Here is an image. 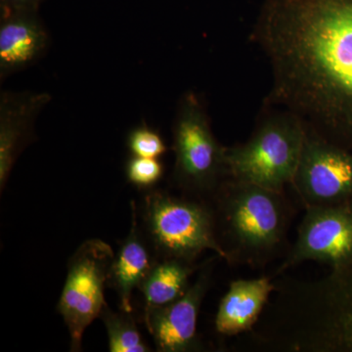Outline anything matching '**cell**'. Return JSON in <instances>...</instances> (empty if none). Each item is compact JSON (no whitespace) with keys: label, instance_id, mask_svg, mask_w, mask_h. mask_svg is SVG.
Masks as SVG:
<instances>
[{"label":"cell","instance_id":"cell-16","mask_svg":"<svg viewBox=\"0 0 352 352\" xmlns=\"http://www.w3.org/2000/svg\"><path fill=\"white\" fill-rule=\"evenodd\" d=\"M113 312L106 305L100 317L107 331L109 351L111 352H148L149 346L141 337L138 329L127 312Z\"/></svg>","mask_w":352,"mask_h":352},{"label":"cell","instance_id":"cell-11","mask_svg":"<svg viewBox=\"0 0 352 352\" xmlns=\"http://www.w3.org/2000/svg\"><path fill=\"white\" fill-rule=\"evenodd\" d=\"M50 45L39 10L0 8V82L38 64Z\"/></svg>","mask_w":352,"mask_h":352},{"label":"cell","instance_id":"cell-5","mask_svg":"<svg viewBox=\"0 0 352 352\" xmlns=\"http://www.w3.org/2000/svg\"><path fill=\"white\" fill-rule=\"evenodd\" d=\"M173 138L176 185L189 196L210 199L228 178L226 146L217 140L205 105L195 92H186L179 99Z\"/></svg>","mask_w":352,"mask_h":352},{"label":"cell","instance_id":"cell-13","mask_svg":"<svg viewBox=\"0 0 352 352\" xmlns=\"http://www.w3.org/2000/svg\"><path fill=\"white\" fill-rule=\"evenodd\" d=\"M274 291V278L271 275L234 280L220 300L214 318L215 331L224 337L252 332Z\"/></svg>","mask_w":352,"mask_h":352},{"label":"cell","instance_id":"cell-4","mask_svg":"<svg viewBox=\"0 0 352 352\" xmlns=\"http://www.w3.org/2000/svg\"><path fill=\"white\" fill-rule=\"evenodd\" d=\"M305 133L295 113L265 103L249 139L226 147L228 177L285 192L298 168Z\"/></svg>","mask_w":352,"mask_h":352},{"label":"cell","instance_id":"cell-8","mask_svg":"<svg viewBox=\"0 0 352 352\" xmlns=\"http://www.w3.org/2000/svg\"><path fill=\"white\" fill-rule=\"evenodd\" d=\"M289 186L303 208H352V153L307 129Z\"/></svg>","mask_w":352,"mask_h":352},{"label":"cell","instance_id":"cell-14","mask_svg":"<svg viewBox=\"0 0 352 352\" xmlns=\"http://www.w3.org/2000/svg\"><path fill=\"white\" fill-rule=\"evenodd\" d=\"M131 231L116 254L111 265L109 284L119 296L122 311L131 314V296L133 289L139 288L151 271L153 263L144 240L141 237L138 224L136 207L131 203Z\"/></svg>","mask_w":352,"mask_h":352},{"label":"cell","instance_id":"cell-6","mask_svg":"<svg viewBox=\"0 0 352 352\" xmlns=\"http://www.w3.org/2000/svg\"><path fill=\"white\" fill-rule=\"evenodd\" d=\"M143 219L148 236L162 258L195 263L204 252L223 259L214 232L210 203L195 197H176L164 191L146 196Z\"/></svg>","mask_w":352,"mask_h":352},{"label":"cell","instance_id":"cell-19","mask_svg":"<svg viewBox=\"0 0 352 352\" xmlns=\"http://www.w3.org/2000/svg\"><path fill=\"white\" fill-rule=\"evenodd\" d=\"M45 0H0V8L39 10Z\"/></svg>","mask_w":352,"mask_h":352},{"label":"cell","instance_id":"cell-17","mask_svg":"<svg viewBox=\"0 0 352 352\" xmlns=\"http://www.w3.org/2000/svg\"><path fill=\"white\" fill-rule=\"evenodd\" d=\"M126 145L132 156L160 159L168 151L161 134L143 122L129 131Z\"/></svg>","mask_w":352,"mask_h":352},{"label":"cell","instance_id":"cell-15","mask_svg":"<svg viewBox=\"0 0 352 352\" xmlns=\"http://www.w3.org/2000/svg\"><path fill=\"white\" fill-rule=\"evenodd\" d=\"M199 266L192 261L162 258L155 263L148 276L139 287L145 300V311L170 305L186 293L190 279Z\"/></svg>","mask_w":352,"mask_h":352},{"label":"cell","instance_id":"cell-9","mask_svg":"<svg viewBox=\"0 0 352 352\" xmlns=\"http://www.w3.org/2000/svg\"><path fill=\"white\" fill-rule=\"evenodd\" d=\"M307 261L331 270L352 263V208L308 207L273 278Z\"/></svg>","mask_w":352,"mask_h":352},{"label":"cell","instance_id":"cell-18","mask_svg":"<svg viewBox=\"0 0 352 352\" xmlns=\"http://www.w3.org/2000/svg\"><path fill=\"white\" fill-rule=\"evenodd\" d=\"M164 166L159 159L132 156L126 164L127 182L140 189H149L161 182Z\"/></svg>","mask_w":352,"mask_h":352},{"label":"cell","instance_id":"cell-2","mask_svg":"<svg viewBox=\"0 0 352 352\" xmlns=\"http://www.w3.org/2000/svg\"><path fill=\"white\" fill-rule=\"evenodd\" d=\"M264 316L278 352H352V263L315 280L278 277Z\"/></svg>","mask_w":352,"mask_h":352},{"label":"cell","instance_id":"cell-1","mask_svg":"<svg viewBox=\"0 0 352 352\" xmlns=\"http://www.w3.org/2000/svg\"><path fill=\"white\" fill-rule=\"evenodd\" d=\"M251 41L270 67L265 103L352 153V0H264Z\"/></svg>","mask_w":352,"mask_h":352},{"label":"cell","instance_id":"cell-7","mask_svg":"<svg viewBox=\"0 0 352 352\" xmlns=\"http://www.w3.org/2000/svg\"><path fill=\"white\" fill-rule=\"evenodd\" d=\"M115 254L99 239L83 243L69 259L68 274L58 303L71 337V351H82L83 333L107 303L104 289Z\"/></svg>","mask_w":352,"mask_h":352},{"label":"cell","instance_id":"cell-10","mask_svg":"<svg viewBox=\"0 0 352 352\" xmlns=\"http://www.w3.org/2000/svg\"><path fill=\"white\" fill-rule=\"evenodd\" d=\"M212 261L206 263L184 295L170 305L145 311L146 326L157 351L192 352L203 349L197 324L201 303L212 283Z\"/></svg>","mask_w":352,"mask_h":352},{"label":"cell","instance_id":"cell-3","mask_svg":"<svg viewBox=\"0 0 352 352\" xmlns=\"http://www.w3.org/2000/svg\"><path fill=\"white\" fill-rule=\"evenodd\" d=\"M208 200L226 263L263 270L284 258L296 214L285 192L228 177Z\"/></svg>","mask_w":352,"mask_h":352},{"label":"cell","instance_id":"cell-12","mask_svg":"<svg viewBox=\"0 0 352 352\" xmlns=\"http://www.w3.org/2000/svg\"><path fill=\"white\" fill-rule=\"evenodd\" d=\"M52 96L48 92L0 94V188L3 191L18 157L34 138L36 122Z\"/></svg>","mask_w":352,"mask_h":352}]
</instances>
